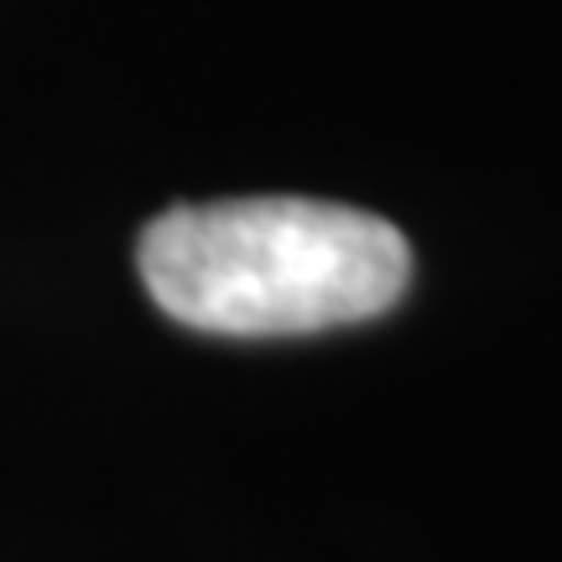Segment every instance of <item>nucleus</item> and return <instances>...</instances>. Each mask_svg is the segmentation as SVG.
Returning <instances> with one entry per match:
<instances>
[{
  "label": "nucleus",
  "mask_w": 562,
  "mask_h": 562,
  "mask_svg": "<svg viewBox=\"0 0 562 562\" xmlns=\"http://www.w3.org/2000/svg\"><path fill=\"white\" fill-rule=\"evenodd\" d=\"M136 266L167 318L224 339H281L396 307L412 245L349 203L224 199L157 214L140 229Z\"/></svg>",
  "instance_id": "obj_1"
}]
</instances>
